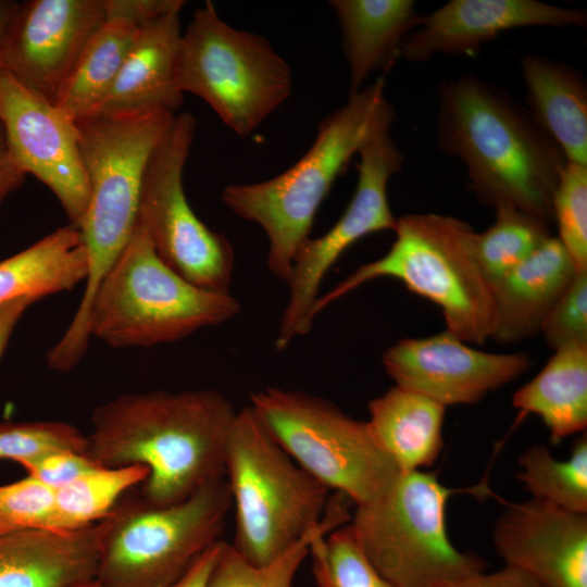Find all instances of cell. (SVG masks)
Here are the masks:
<instances>
[{
  "mask_svg": "<svg viewBox=\"0 0 587 587\" xmlns=\"http://www.w3.org/2000/svg\"><path fill=\"white\" fill-rule=\"evenodd\" d=\"M87 448V435L70 423H0V460H12L21 464L52 451L86 452Z\"/></svg>",
  "mask_w": 587,
  "mask_h": 587,
  "instance_id": "836d02e7",
  "label": "cell"
},
{
  "mask_svg": "<svg viewBox=\"0 0 587 587\" xmlns=\"http://www.w3.org/2000/svg\"><path fill=\"white\" fill-rule=\"evenodd\" d=\"M105 21L104 0L18 2L0 47V70L54 103L88 41Z\"/></svg>",
  "mask_w": 587,
  "mask_h": 587,
  "instance_id": "9a60e30c",
  "label": "cell"
},
{
  "mask_svg": "<svg viewBox=\"0 0 587 587\" xmlns=\"http://www.w3.org/2000/svg\"><path fill=\"white\" fill-rule=\"evenodd\" d=\"M0 121L23 170L53 192L71 225L79 228L90 192L76 122L2 70Z\"/></svg>",
  "mask_w": 587,
  "mask_h": 587,
  "instance_id": "5bb4252c",
  "label": "cell"
},
{
  "mask_svg": "<svg viewBox=\"0 0 587 587\" xmlns=\"http://www.w3.org/2000/svg\"><path fill=\"white\" fill-rule=\"evenodd\" d=\"M309 554L317 587H394L366 558L349 522L317 536Z\"/></svg>",
  "mask_w": 587,
  "mask_h": 587,
  "instance_id": "1f68e13d",
  "label": "cell"
},
{
  "mask_svg": "<svg viewBox=\"0 0 587 587\" xmlns=\"http://www.w3.org/2000/svg\"><path fill=\"white\" fill-rule=\"evenodd\" d=\"M385 89V77L379 76L350 95L342 107L321 120L312 146L283 173L224 187V204L266 235L267 268L276 278L287 283L319 208L352 157L374 132L391 127L396 112Z\"/></svg>",
  "mask_w": 587,
  "mask_h": 587,
  "instance_id": "3957f363",
  "label": "cell"
},
{
  "mask_svg": "<svg viewBox=\"0 0 587 587\" xmlns=\"http://www.w3.org/2000/svg\"><path fill=\"white\" fill-rule=\"evenodd\" d=\"M74 587H102L96 579L79 584Z\"/></svg>",
  "mask_w": 587,
  "mask_h": 587,
  "instance_id": "ee69618b",
  "label": "cell"
},
{
  "mask_svg": "<svg viewBox=\"0 0 587 587\" xmlns=\"http://www.w3.org/2000/svg\"><path fill=\"white\" fill-rule=\"evenodd\" d=\"M37 301L39 300L36 298L25 297L0 303V361L17 323L27 309Z\"/></svg>",
  "mask_w": 587,
  "mask_h": 587,
  "instance_id": "b9f144b4",
  "label": "cell"
},
{
  "mask_svg": "<svg viewBox=\"0 0 587 587\" xmlns=\"http://www.w3.org/2000/svg\"><path fill=\"white\" fill-rule=\"evenodd\" d=\"M540 333L553 351L587 344V272L575 275L546 316Z\"/></svg>",
  "mask_w": 587,
  "mask_h": 587,
  "instance_id": "d590c367",
  "label": "cell"
},
{
  "mask_svg": "<svg viewBox=\"0 0 587 587\" xmlns=\"http://www.w3.org/2000/svg\"><path fill=\"white\" fill-rule=\"evenodd\" d=\"M148 470L139 464L97 467L54 489V532H74L104 520Z\"/></svg>",
  "mask_w": 587,
  "mask_h": 587,
  "instance_id": "f1b7e54d",
  "label": "cell"
},
{
  "mask_svg": "<svg viewBox=\"0 0 587 587\" xmlns=\"http://www.w3.org/2000/svg\"><path fill=\"white\" fill-rule=\"evenodd\" d=\"M557 237L577 272H587V165L567 162L552 200Z\"/></svg>",
  "mask_w": 587,
  "mask_h": 587,
  "instance_id": "d6a6232c",
  "label": "cell"
},
{
  "mask_svg": "<svg viewBox=\"0 0 587 587\" xmlns=\"http://www.w3.org/2000/svg\"><path fill=\"white\" fill-rule=\"evenodd\" d=\"M88 273L87 251L78 228L59 227L28 248L0 261V303L67 291Z\"/></svg>",
  "mask_w": 587,
  "mask_h": 587,
  "instance_id": "484cf974",
  "label": "cell"
},
{
  "mask_svg": "<svg viewBox=\"0 0 587 587\" xmlns=\"http://www.w3.org/2000/svg\"><path fill=\"white\" fill-rule=\"evenodd\" d=\"M184 3L182 0H104L107 18H126L138 26L182 11Z\"/></svg>",
  "mask_w": 587,
  "mask_h": 587,
  "instance_id": "74e56055",
  "label": "cell"
},
{
  "mask_svg": "<svg viewBox=\"0 0 587 587\" xmlns=\"http://www.w3.org/2000/svg\"><path fill=\"white\" fill-rule=\"evenodd\" d=\"M577 273L557 237L494 284L495 322L490 338L508 345L540 333L541 325Z\"/></svg>",
  "mask_w": 587,
  "mask_h": 587,
  "instance_id": "44dd1931",
  "label": "cell"
},
{
  "mask_svg": "<svg viewBox=\"0 0 587 587\" xmlns=\"http://www.w3.org/2000/svg\"><path fill=\"white\" fill-rule=\"evenodd\" d=\"M494 210V223L475 235L477 259L492 286L552 237L551 225L533 215L508 205Z\"/></svg>",
  "mask_w": 587,
  "mask_h": 587,
  "instance_id": "4dcf8cb0",
  "label": "cell"
},
{
  "mask_svg": "<svg viewBox=\"0 0 587 587\" xmlns=\"http://www.w3.org/2000/svg\"><path fill=\"white\" fill-rule=\"evenodd\" d=\"M18 2L11 0H0V47L2 45L7 28L17 8Z\"/></svg>",
  "mask_w": 587,
  "mask_h": 587,
  "instance_id": "7bdbcfd3",
  "label": "cell"
},
{
  "mask_svg": "<svg viewBox=\"0 0 587 587\" xmlns=\"http://www.w3.org/2000/svg\"><path fill=\"white\" fill-rule=\"evenodd\" d=\"M53 521L54 488L30 475L0 485V536L33 529L53 530Z\"/></svg>",
  "mask_w": 587,
  "mask_h": 587,
  "instance_id": "e575fe53",
  "label": "cell"
},
{
  "mask_svg": "<svg viewBox=\"0 0 587 587\" xmlns=\"http://www.w3.org/2000/svg\"><path fill=\"white\" fill-rule=\"evenodd\" d=\"M196 118L177 113L154 149L142 182L138 221L159 258L195 286L229 291L235 254L225 235L210 229L193 212L183 185Z\"/></svg>",
  "mask_w": 587,
  "mask_h": 587,
  "instance_id": "7c38bea8",
  "label": "cell"
},
{
  "mask_svg": "<svg viewBox=\"0 0 587 587\" xmlns=\"http://www.w3.org/2000/svg\"><path fill=\"white\" fill-rule=\"evenodd\" d=\"M358 154V182L346 210L326 233L309 237L295 254L287 280L288 301L275 339L279 351L311 330L322 282L342 253L370 234L396 228L397 217L388 202L387 186L402 170L404 157L390 128L373 133Z\"/></svg>",
  "mask_w": 587,
  "mask_h": 587,
  "instance_id": "4fadbf2b",
  "label": "cell"
},
{
  "mask_svg": "<svg viewBox=\"0 0 587 587\" xmlns=\"http://www.w3.org/2000/svg\"><path fill=\"white\" fill-rule=\"evenodd\" d=\"M475 489L448 488L422 470L400 473L377 499L355 507L349 525L372 565L394 587H447L487 567L479 555L459 551L446 526L449 498Z\"/></svg>",
  "mask_w": 587,
  "mask_h": 587,
  "instance_id": "ba28073f",
  "label": "cell"
},
{
  "mask_svg": "<svg viewBox=\"0 0 587 587\" xmlns=\"http://www.w3.org/2000/svg\"><path fill=\"white\" fill-rule=\"evenodd\" d=\"M140 26L107 18L88 41L54 104L74 122L92 115L105 99Z\"/></svg>",
  "mask_w": 587,
  "mask_h": 587,
  "instance_id": "4316f807",
  "label": "cell"
},
{
  "mask_svg": "<svg viewBox=\"0 0 587 587\" xmlns=\"http://www.w3.org/2000/svg\"><path fill=\"white\" fill-rule=\"evenodd\" d=\"M512 404L522 415L539 416L553 444L586 432L587 344L555 350L541 371L514 392Z\"/></svg>",
  "mask_w": 587,
  "mask_h": 587,
  "instance_id": "d4e9b609",
  "label": "cell"
},
{
  "mask_svg": "<svg viewBox=\"0 0 587 587\" xmlns=\"http://www.w3.org/2000/svg\"><path fill=\"white\" fill-rule=\"evenodd\" d=\"M369 413L370 434L401 473L436 462L444 447L445 405L396 385L369 402Z\"/></svg>",
  "mask_w": 587,
  "mask_h": 587,
  "instance_id": "cb8c5ba5",
  "label": "cell"
},
{
  "mask_svg": "<svg viewBox=\"0 0 587 587\" xmlns=\"http://www.w3.org/2000/svg\"><path fill=\"white\" fill-rule=\"evenodd\" d=\"M240 311L229 291L192 285L157 254L137 220L90 304L89 335L112 348L151 347L223 324Z\"/></svg>",
  "mask_w": 587,
  "mask_h": 587,
  "instance_id": "52a82bcc",
  "label": "cell"
},
{
  "mask_svg": "<svg viewBox=\"0 0 587 587\" xmlns=\"http://www.w3.org/2000/svg\"><path fill=\"white\" fill-rule=\"evenodd\" d=\"M349 65V96L376 71L386 74L400 58L405 37L423 17L412 0H332Z\"/></svg>",
  "mask_w": 587,
  "mask_h": 587,
  "instance_id": "7402d4cb",
  "label": "cell"
},
{
  "mask_svg": "<svg viewBox=\"0 0 587 587\" xmlns=\"http://www.w3.org/2000/svg\"><path fill=\"white\" fill-rule=\"evenodd\" d=\"M176 114L93 115L76 122L90 192L78 228L87 251L88 273L77 310L57 342L65 357L78 359L86 353L92 298L134 233L149 160Z\"/></svg>",
  "mask_w": 587,
  "mask_h": 587,
  "instance_id": "277c9868",
  "label": "cell"
},
{
  "mask_svg": "<svg viewBox=\"0 0 587 587\" xmlns=\"http://www.w3.org/2000/svg\"><path fill=\"white\" fill-rule=\"evenodd\" d=\"M26 176L9 146L0 121V205L10 193L22 186Z\"/></svg>",
  "mask_w": 587,
  "mask_h": 587,
  "instance_id": "ab89813d",
  "label": "cell"
},
{
  "mask_svg": "<svg viewBox=\"0 0 587 587\" xmlns=\"http://www.w3.org/2000/svg\"><path fill=\"white\" fill-rule=\"evenodd\" d=\"M250 408L302 470L355 507L377 499L401 473L365 422L326 399L268 387L251 394Z\"/></svg>",
  "mask_w": 587,
  "mask_h": 587,
  "instance_id": "8fae6325",
  "label": "cell"
},
{
  "mask_svg": "<svg viewBox=\"0 0 587 587\" xmlns=\"http://www.w3.org/2000/svg\"><path fill=\"white\" fill-rule=\"evenodd\" d=\"M224 477L235 511L232 546L254 565L273 562L317 528L330 499L329 490L286 453L250 405L237 411Z\"/></svg>",
  "mask_w": 587,
  "mask_h": 587,
  "instance_id": "8992f818",
  "label": "cell"
},
{
  "mask_svg": "<svg viewBox=\"0 0 587 587\" xmlns=\"http://www.w3.org/2000/svg\"><path fill=\"white\" fill-rule=\"evenodd\" d=\"M223 542L218 540L210 546L176 582L167 587H207Z\"/></svg>",
  "mask_w": 587,
  "mask_h": 587,
  "instance_id": "60d3db41",
  "label": "cell"
},
{
  "mask_svg": "<svg viewBox=\"0 0 587 587\" xmlns=\"http://www.w3.org/2000/svg\"><path fill=\"white\" fill-rule=\"evenodd\" d=\"M236 414L214 389L122 395L95 409L85 453L99 466H145L141 498L178 503L224 478Z\"/></svg>",
  "mask_w": 587,
  "mask_h": 587,
  "instance_id": "6da1fadb",
  "label": "cell"
},
{
  "mask_svg": "<svg viewBox=\"0 0 587 587\" xmlns=\"http://www.w3.org/2000/svg\"><path fill=\"white\" fill-rule=\"evenodd\" d=\"M176 83L247 137L291 96L292 72L265 37L230 26L207 1L182 34Z\"/></svg>",
  "mask_w": 587,
  "mask_h": 587,
  "instance_id": "30bf717a",
  "label": "cell"
},
{
  "mask_svg": "<svg viewBox=\"0 0 587 587\" xmlns=\"http://www.w3.org/2000/svg\"><path fill=\"white\" fill-rule=\"evenodd\" d=\"M348 502L350 500L342 495L332 497L322 524L265 565L250 563L224 541L207 587H294L295 576L309 555L312 541L350 521Z\"/></svg>",
  "mask_w": 587,
  "mask_h": 587,
  "instance_id": "83f0119b",
  "label": "cell"
},
{
  "mask_svg": "<svg viewBox=\"0 0 587 587\" xmlns=\"http://www.w3.org/2000/svg\"><path fill=\"white\" fill-rule=\"evenodd\" d=\"M27 475L59 488L77 477L100 467L85 452L58 450L21 463Z\"/></svg>",
  "mask_w": 587,
  "mask_h": 587,
  "instance_id": "8d00e7d4",
  "label": "cell"
},
{
  "mask_svg": "<svg viewBox=\"0 0 587 587\" xmlns=\"http://www.w3.org/2000/svg\"><path fill=\"white\" fill-rule=\"evenodd\" d=\"M396 385L445 405L473 404L511 383L532 366L524 352L478 350L449 330L404 338L382 357Z\"/></svg>",
  "mask_w": 587,
  "mask_h": 587,
  "instance_id": "2e32d148",
  "label": "cell"
},
{
  "mask_svg": "<svg viewBox=\"0 0 587 587\" xmlns=\"http://www.w3.org/2000/svg\"><path fill=\"white\" fill-rule=\"evenodd\" d=\"M521 70L527 110L560 147L567 162L587 165L584 75L564 62L538 54L523 55Z\"/></svg>",
  "mask_w": 587,
  "mask_h": 587,
  "instance_id": "603a6c76",
  "label": "cell"
},
{
  "mask_svg": "<svg viewBox=\"0 0 587 587\" xmlns=\"http://www.w3.org/2000/svg\"><path fill=\"white\" fill-rule=\"evenodd\" d=\"M583 9L536 0H451L410 33L400 57L425 62L435 54L471 55L504 32L521 27H585Z\"/></svg>",
  "mask_w": 587,
  "mask_h": 587,
  "instance_id": "ac0fdd59",
  "label": "cell"
},
{
  "mask_svg": "<svg viewBox=\"0 0 587 587\" xmlns=\"http://www.w3.org/2000/svg\"><path fill=\"white\" fill-rule=\"evenodd\" d=\"M232 509L225 477L178 503L122 498L103 521L96 580L102 587H167L221 540Z\"/></svg>",
  "mask_w": 587,
  "mask_h": 587,
  "instance_id": "9c48e42d",
  "label": "cell"
},
{
  "mask_svg": "<svg viewBox=\"0 0 587 587\" xmlns=\"http://www.w3.org/2000/svg\"><path fill=\"white\" fill-rule=\"evenodd\" d=\"M447 587H542L523 571L505 565L494 573H476L461 578Z\"/></svg>",
  "mask_w": 587,
  "mask_h": 587,
  "instance_id": "f35d334b",
  "label": "cell"
},
{
  "mask_svg": "<svg viewBox=\"0 0 587 587\" xmlns=\"http://www.w3.org/2000/svg\"><path fill=\"white\" fill-rule=\"evenodd\" d=\"M103 522L0 536V587H74L96 578Z\"/></svg>",
  "mask_w": 587,
  "mask_h": 587,
  "instance_id": "ffe728a7",
  "label": "cell"
},
{
  "mask_svg": "<svg viewBox=\"0 0 587 587\" xmlns=\"http://www.w3.org/2000/svg\"><path fill=\"white\" fill-rule=\"evenodd\" d=\"M516 478L523 487L541 500L561 509L587 514V435L574 441L571 455L560 461L542 445H532L517 460Z\"/></svg>",
  "mask_w": 587,
  "mask_h": 587,
  "instance_id": "f546056e",
  "label": "cell"
},
{
  "mask_svg": "<svg viewBox=\"0 0 587 587\" xmlns=\"http://www.w3.org/2000/svg\"><path fill=\"white\" fill-rule=\"evenodd\" d=\"M179 14L171 12L138 28L113 86L90 116L178 113L184 101L176 83Z\"/></svg>",
  "mask_w": 587,
  "mask_h": 587,
  "instance_id": "d6986e66",
  "label": "cell"
},
{
  "mask_svg": "<svg viewBox=\"0 0 587 587\" xmlns=\"http://www.w3.org/2000/svg\"><path fill=\"white\" fill-rule=\"evenodd\" d=\"M394 233L395 241L383 257L320 295L313 316L367 282L390 277L436 304L447 330L463 341L482 345L489 339L494 287L477 259L473 227L450 215L410 213L397 218Z\"/></svg>",
  "mask_w": 587,
  "mask_h": 587,
  "instance_id": "5b68a950",
  "label": "cell"
},
{
  "mask_svg": "<svg viewBox=\"0 0 587 587\" xmlns=\"http://www.w3.org/2000/svg\"><path fill=\"white\" fill-rule=\"evenodd\" d=\"M492 541L505 565L542 587H587V514L534 498L507 503Z\"/></svg>",
  "mask_w": 587,
  "mask_h": 587,
  "instance_id": "e0dca14e",
  "label": "cell"
},
{
  "mask_svg": "<svg viewBox=\"0 0 587 587\" xmlns=\"http://www.w3.org/2000/svg\"><path fill=\"white\" fill-rule=\"evenodd\" d=\"M438 99L437 146L464 164L480 203L512 207L551 225L567 160L527 108L471 73L444 80Z\"/></svg>",
  "mask_w": 587,
  "mask_h": 587,
  "instance_id": "7a4b0ae2",
  "label": "cell"
}]
</instances>
